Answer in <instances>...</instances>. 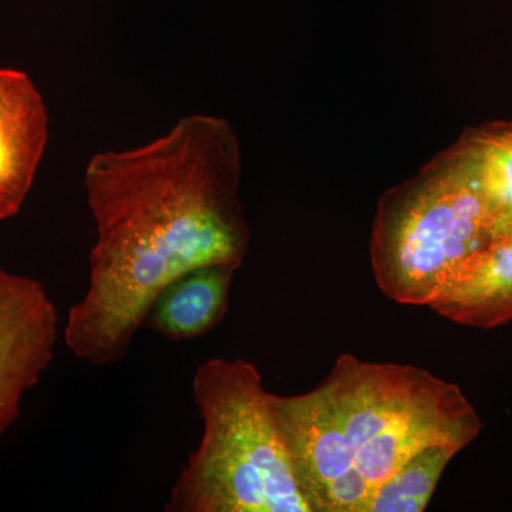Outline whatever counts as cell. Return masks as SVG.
<instances>
[{
    "mask_svg": "<svg viewBox=\"0 0 512 512\" xmlns=\"http://www.w3.org/2000/svg\"><path fill=\"white\" fill-rule=\"evenodd\" d=\"M60 318L45 286L0 269V436L52 363Z\"/></svg>",
    "mask_w": 512,
    "mask_h": 512,
    "instance_id": "obj_5",
    "label": "cell"
},
{
    "mask_svg": "<svg viewBox=\"0 0 512 512\" xmlns=\"http://www.w3.org/2000/svg\"><path fill=\"white\" fill-rule=\"evenodd\" d=\"M430 308L470 328L512 322V232L493 242L460 281Z\"/></svg>",
    "mask_w": 512,
    "mask_h": 512,
    "instance_id": "obj_8",
    "label": "cell"
},
{
    "mask_svg": "<svg viewBox=\"0 0 512 512\" xmlns=\"http://www.w3.org/2000/svg\"><path fill=\"white\" fill-rule=\"evenodd\" d=\"M49 138L42 94L28 74L0 69V221L28 198Z\"/></svg>",
    "mask_w": 512,
    "mask_h": 512,
    "instance_id": "obj_6",
    "label": "cell"
},
{
    "mask_svg": "<svg viewBox=\"0 0 512 512\" xmlns=\"http://www.w3.org/2000/svg\"><path fill=\"white\" fill-rule=\"evenodd\" d=\"M84 188L97 238L64 340L77 359L111 366L126 359L165 286L202 266L244 262L251 232L237 134L221 117H183L144 146L96 154Z\"/></svg>",
    "mask_w": 512,
    "mask_h": 512,
    "instance_id": "obj_1",
    "label": "cell"
},
{
    "mask_svg": "<svg viewBox=\"0 0 512 512\" xmlns=\"http://www.w3.org/2000/svg\"><path fill=\"white\" fill-rule=\"evenodd\" d=\"M200 446L171 490L167 512H312L254 363L207 360L192 380Z\"/></svg>",
    "mask_w": 512,
    "mask_h": 512,
    "instance_id": "obj_3",
    "label": "cell"
},
{
    "mask_svg": "<svg viewBox=\"0 0 512 512\" xmlns=\"http://www.w3.org/2000/svg\"><path fill=\"white\" fill-rule=\"evenodd\" d=\"M450 447L433 446L397 468L375 491L365 512H421L426 510L441 476L457 456Z\"/></svg>",
    "mask_w": 512,
    "mask_h": 512,
    "instance_id": "obj_10",
    "label": "cell"
},
{
    "mask_svg": "<svg viewBox=\"0 0 512 512\" xmlns=\"http://www.w3.org/2000/svg\"><path fill=\"white\" fill-rule=\"evenodd\" d=\"M493 215L454 143L379 200L370 262L380 291L430 306L497 241Z\"/></svg>",
    "mask_w": 512,
    "mask_h": 512,
    "instance_id": "obj_4",
    "label": "cell"
},
{
    "mask_svg": "<svg viewBox=\"0 0 512 512\" xmlns=\"http://www.w3.org/2000/svg\"><path fill=\"white\" fill-rule=\"evenodd\" d=\"M271 400L312 512H365L414 454L433 446L460 453L483 429L457 384L352 355L339 356L311 392Z\"/></svg>",
    "mask_w": 512,
    "mask_h": 512,
    "instance_id": "obj_2",
    "label": "cell"
},
{
    "mask_svg": "<svg viewBox=\"0 0 512 512\" xmlns=\"http://www.w3.org/2000/svg\"><path fill=\"white\" fill-rule=\"evenodd\" d=\"M237 269L234 265H210L181 275L157 296L144 326L171 342L207 335L227 315Z\"/></svg>",
    "mask_w": 512,
    "mask_h": 512,
    "instance_id": "obj_7",
    "label": "cell"
},
{
    "mask_svg": "<svg viewBox=\"0 0 512 512\" xmlns=\"http://www.w3.org/2000/svg\"><path fill=\"white\" fill-rule=\"evenodd\" d=\"M493 215L498 239L512 232V120L470 128L456 141Z\"/></svg>",
    "mask_w": 512,
    "mask_h": 512,
    "instance_id": "obj_9",
    "label": "cell"
}]
</instances>
